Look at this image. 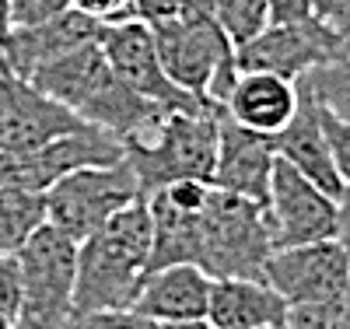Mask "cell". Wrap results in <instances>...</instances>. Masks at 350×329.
<instances>
[{
    "mask_svg": "<svg viewBox=\"0 0 350 329\" xmlns=\"http://www.w3.org/2000/svg\"><path fill=\"white\" fill-rule=\"evenodd\" d=\"M148 259H151V211L148 196H137L77 246L70 319H84L92 312H109V308H133V298L144 277H148Z\"/></svg>",
    "mask_w": 350,
    "mask_h": 329,
    "instance_id": "1",
    "label": "cell"
},
{
    "mask_svg": "<svg viewBox=\"0 0 350 329\" xmlns=\"http://www.w3.org/2000/svg\"><path fill=\"white\" fill-rule=\"evenodd\" d=\"M151 32L168 81L186 95L224 109L242 70L235 46L228 42L214 18L211 0H183L179 14L165 25H154Z\"/></svg>",
    "mask_w": 350,
    "mask_h": 329,
    "instance_id": "2",
    "label": "cell"
},
{
    "mask_svg": "<svg viewBox=\"0 0 350 329\" xmlns=\"http://www.w3.org/2000/svg\"><path fill=\"white\" fill-rule=\"evenodd\" d=\"M221 109H179L165 112L161 123L140 137L123 140V158L133 168L140 193H158L175 183H211L217 165Z\"/></svg>",
    "mask_w": 350,
    "mask_h": 329,
    "instance_id": "3",
    "label": "cell"
},
{
    "mask_svg": "<svg viewBox=\"0 0 350 329\" xmlns=\"http://www.w3.org/2000/svg\"><path fill=\"white\" fill-rule=\"evenodd\" d=\"M270 252L273 235L267 224V207L211 186V196L200 214V270L214 280H262Z\"/></svg>",
    "mask_w": 350,
    "mask_h": 329,
    "instance_id": "4",
    "label": "cell"
},
{
    "mask_svg": "<svg viewBox=\"0 0 350 329\" xmlns=\"http://www.w3.org/2000/svg\"><path fill=\"white\" fill-rule=\"evenodd\" d=\"M77 246L60 228L42 224L18 249L21 266V312L18 329H67L74 312Z\"/></svg>",
    "mask_w": 350,
    "mask_h": 329,
    "instance_id": "5",
    "label": "cell"
},
{
    "mask_svg": "<svg viewBox=\"0 0 350 329\" xmlns=\"http://www.w3.org/2000/svg\"><path fill=\"white\" fill-rule=\"evenodd\" d=\"M137 196L144 193L126 158L116 165L77 168L46 189V224L60 228L74 242H84L88 235L98 231L116 211H123Z\"/></svg>",
    "mask_w": 350,
    "mask_h": 329,
    "instance_id": "6",
    "label": "cell"
},
{
    "mask_svg": "<svg viewBox=\"0 0 350 329\" xmlns=\"http://www.w3.org/2000/svg\"><path fill=\"white\" fill-rule=\"evenodd\" d=\"M116 161H123V140H116L98 127H81L25 155L0 151V189L46 193L53 183H60L64 175L77 168L116 165Z\"/></svg>",
    "mask_w": 350,
    "mask_h": 329,
    "instance_id": "7",
    "label": "cell"
},
{
    "mask_svg": "<svg viewBox=\"0 0 350 329\" xmlns=\"http://www.w3.org/2000/svg\"><path fill=\"white\" fill-rule=\"evenodd\" d=\"M336 218H340L336 200L326 189H319L312 179H305L298 168H291L287 161L277 158L270 196H267V224L273 235V252L336 238V224H340Z\"/></svg>",
    "mask_w": 350,
    "mask_h": 329,
    "instance_id": "8",
    "label": "cell"
},
{
    "mask_svg": "<svg viewBox=\"0 0 350 329\" xmlns=\"http://www.w3.org/2000/svg\"><path fill=\"white\" fill-rule=\"evenodd\" d=\"M262 280L291 308L295 305H326L333 298H340L350 284V249L340 238L277 249L267 259Z\"/></svg>",
    "mask_w": 350,
    "mask_h": 329,
    "instance_id": "9",
    "label": "cell"
},
{
    "mask_svg": "<svg viewBox=\"0 0 350 329\" xmlns=\"http://www.w3.org/2000/svg\"><path fill=\"white\" fill-rule=\"evenodd\" d=\"M98 46L109 60L112 74L120 77L126 88H133L137 95H144L148 102L179 112V109H203L211 102H200L193 95H186L183 88H175L158 60V46H154V32L144 21H123V25H102Z\"/></svg>",
    "mask_w": 350,
    "mask_h": 329,
    "instance_id": "10",
    "label": "cell"
},
{
    "mask_svg": "<svg viewBox=\"0 0 350 329\" xmlns=\"http://www.w3.org/2000/svg\"><path fill=\"white\" fill-rule=\"evenodd\" d=\"M88 127L77 112L42 95L32 81L0 64V151L25 155L36 147Z\"/></svg>",
    "mask_w": 350,
    "mask_h": 329,
    "instance_id": "11",
    "label": "cell"
},
{
    "mask_svg": "<svg viewBox=\"0 0 350 329\" xmlns=\"http://www.w3.org/2000/svg\"><path fill=\"white\" fill-rule=\"evenodd\" d=\"M340 46L343 42L315 18L273 21L249 46L235 49V60H239V70H262L287 81H301L323 64H329Z\"/></svg>",
    "mask_w": 350,
    "mask_h": 329,
    "instance_id": "12",
    "label": "cell"
},
{
    "mask_svg": "<svg viewBox=\"0 0 350 329\" xmlns=\"http://www.w3.org/2000/svg\"><path fill=\"white\" fill-rule=\"evenodd\" d=\"M277 168V151L273 140L252 133L245 127H239L235 119H228L221 109V127H217V165H214V179L211 186L235 193L242 200L262 203L267 207L270 196V179Z\"/></svg>",
    "mask_w": 350,
    "mask_h": 329,
    "instance_id": "13",
    "label": "cell"
},
{
    "mask_svg": "<svg viewBox=\"0 0 350 329\" xmlns=\"http://www.w3.org/2000/svg\"><path fill=\"white\" fill-rule=\"evenodd\" d=\"M102 36V25L92 21L81 11H64L56 14L53 21L46 25H32V28H8L0 36V64L8 70H14L18 77L32 81V74L39 67H46L49 60L64 56L77 46H88V42H98Z\"/></svg>",
    "mask_w": 350,
    "mask_h": 329,
    "instance_id": "14",
    "label": "cell"
},
{
    "mask_svg": "<svg viewBox=\"0 0 350 329\" xmlns=\"http://www.w3.org/2000/svg\"><path fill=\"white\" fill-rule=\"evenodd\" d=\"M270 140H273V151H277L280 161L298 168L305 179H312V183L319 189H326L333 200L343 196L347 186H343V179H340V172L329 158L323 127H319V98L312 92L308 77L298 81V112L291 116V123Z\"/></svg>",
    "mask_w": 350,
    "mask_h": 329,
    "instance_id": "15",
    "label": "cell"
},
{
    "mask_svg": "<svg viewBox=\"0 0 350 329\" xmlns=\"http://www.w3.org/2000/svg\"><path fill=\"white\" fill-rule=\"evenodd\" d=\"M295 112H298V81L262 70H242L224 102L228 119H235L239 127L262 137H277Z\"/></svg>",
    "mask_w": 350,
    "mask_h": 329,
    "instance_id": "16",
    "label": "cell"
},
{
    "mask_svg": "<svg viewBox=\"0 0 350 329\" xmlns=\"http://www.w3.org/2000/svg\"><path fill=\"white\" fill-rule=\"evenodd\" d=\"M211 284L214 277H207L193 263H179V266H165L144 277L133 308L144 312L154 322H193V319H207V305H211Z\"/></svg>",
    "mask_w": 350,
    "mask_h": 329,
    "instance_id": "17",
    "label": "cell"
},
{
    "mask_svg": "<svg viewBox=\"0 0 350 329\" xmlns=\"http://www.w3.org/2000/svg\"><path fill=\"white\" fill-rule=\"evenodd\" d=\"M112 67L102 53L98 42H88V46H77L64 56L49 60L46 67H39L32 74V84L39 88L42 95L56 98L60 105H67L70 112H77L84 119V112L95 105V98L109 88L112 81Z\"/></svg>",
    "mask_w": 350,
    "mask_h": 329,
    "instance_id": "18",
    "label": "cell"
},
{
    "mask_svg": "<svg viewBox=\"0 0 350 329\" xmlns=\"http://www.w3.org/2000/svg\"><path fill=\"white\" fill-rule=\"evenodd\" d=\"M291 305L267 284L249 277H224L211 284L207 322L214 329H284Z\"/></svg>",
    "mask_w": 350,
    "mask_h": 329,
    "instance_id": "19",
    "label": "cell"
},
{
    "mask_svg": "<svg viewBox=\"0 0 350 329\" xmlns=\"http://www.w3.org/2000/svg\"><path fill=\"white\" fill-rule=\"evenodd\" d=\"M46 224V193L0 189V256H18V249Z\"/></svg>",
    "mask_w": 350,
    "mask_h": 329,
    "instance_id": "20",
    "label": "cell"
},
{
    "mask_svg": "<svg viewBox=\"0 0 350 329\" xmlns=\"http://www.w3.org/2000/svg\"><path fill=\"white\" fill-rule=\"evenodd\" d=\"M211 8H214L221 32L235 49L249 46L256 36H262L273 25L270 0H211Z\"/></svg>",
    "mask_w": 350,
    "mask_h": 329,
    "instance_id": "21",
    "label": "cell"
},
{
    "mask_svg": "<svg viewBox=\"0 0 350 329\" xmlns=\"http://www.w3.org/2000/svg\"><path fill=\"white\" fill-rule=\"evenodd\" d=\"M308 84H312L315 98L323 102L326 109H333L336 116L350 119V42H343L336 49V56L329 60V64L312 70Z\"/></svg>",
    "mask_w": 350,
    "mask_h": 329,
    "instance_id": "22",
    "label": "cell"
},
{
    "mask_svg": "<svg viewBox=\"0 0 350 329\" xmlns=\"http://www.w3.org/2000/svg\"><path fill=\"white\" fill-rule=\"evenodd\" d=\"M284 329H350V284L326 305H295Z\"/></svg>",
    "mask_w": 350,
    "mask_h": 329,
    "instance_id": "23",
    "label": "cell"
},
{
    "mask_svg": "<svg viewBox=\"0 0 350 329\" xmlns=\"http://www.w3.org/2000/svg\"><path fill=\"white\" fill-rule=\"evenodd\" d=\"M319 127H323L326 147H329V158L343 179V186H350V119L336 116L333 109H326L319 102Z\"/></svg>",
    "mask_w": 350,
    "mask_h": 329,
    "instance_id": "24",
    "label": "cell"
},
{
    "mask_svg": "<svg viewBox=\"0 0 350 329\" xmlns=\"http://www.w3.org/2000/svg\"><path fill=\"white\" fill-rule=\"evenodd\" d=\"M74 329H161V322L148 319L137 308H109V312H92L84 319H70Z\"/></svg>",
    "mask_w": 350,
    "mask_h": 329,
    "instance_id": "25",
    "label": "cell"
},
{
    "mask_svg": "<svg viewBox=\"0 0 350 329\" xmlns=\"http://www.w3.org/2000/svg\"><path fill=\"white\" fill-rule=\"evenodd\" d=\"M64 11H70V0H11V28L46 25Z\"/></svg>",
    "mask_w": 350,
    "mask_h": 329,
    "instance_id": "26",
    "label": "cell"
},
{
    "mask_svg": "<svg viewBox=\"0 0 350 329\" xmlns=\"http://www.w3.org/2000/svg\"><path fill=\"white\" fill-rule=\"evenodd\" d=\"M70 8L88 14L98 25H123V21H137L133 0H70Z\"/></svg>",
    "mask_w": 350,
    "mask_h": 329,
    "instance_id": "27",
    "label": "cell"
},
{
    "mask_svg": "<svg viewBox=\"0 0 350 329\" xmlns=\"http://www.w3.org/2000/svg\"><path fill=\"white\" fill-rule=\"evenodd\" d=\"M21 312V266L18 256H0V315L18 319Z\"/></svg>",
    "mask_w": 350,
    "mask_h": 329,
    "instance_id": "28",
    "label": "cell"
},
{
    "mask_svg": "<svg viewBox=\"0 0 350 329\" xmlns=\"http://www.w3.org/2000/svg\"><path fill=\"white\" fill-rule=\"evenodd\" d=\"M312 18L326 25L340 42H350V0H312Z\"/></svg>",
    "mask_w": 350,
    "mask_h": 329,
    "instance_id": "29",
    "label": "cell"
},
{
    "mask_svg": "<svg viewBox=\"0 0 350 329\" xmlns=\"http://www.w3.org/2000/svg\"><path fill=\"white\" fill-rule=\"evenodd\" d=\"M179 8H183V0H133V11H137V21H144V25H165V21H172L175 14H179Z\"/></svg>",
    "mask_w": 350,
    "mask_h": 329,
    "instance_id": "30",
    "label": "cell"
},
{
    "mask_svg": "<svg viewBox=\"0 0 350 329\" xmlns=\"http://www.w3.org/2000/svg\"><path fill=\"white\" fill-rule=\"evenodd\" d=\"M273 21H301L312 18V0H270Z\"/></svg>",
    "mask_w": 350,
    "mask_h": 329,
    "instance_id": "31",
    "label": "cell"
},
{
    "mask_svg": "<svg viewBox=\"0 0 350 329\" xmlns=\"http://www.w3.org/2000/svg\"><path fill=\"white\" fill-rule=\"evenodd\" d=\"M336 207H340V224H336V238H340V242L350 249V186L343 189V196L336 200Z\"/></svg>",
    "mask_w": 350,
    "mask_h": 329,
    "instance_id": "32",
    "label": "cell"
},
{
    "mask_svg": "<svg viewBox=\"0 0 350 329\" xmlns=\"http://www.w3.org/2000/svg\"><path fill=\"white\" fill-rule=\"evenodd\" d=\"M161 329H214L207 319H193V322H165Z\"/></svg>",
    "mask_w": 350,
    "mask_h": 329,
    "instance_id": "33",
    "label": "cell"
},
{
    "mask_svg": "<svg viewBox=\"0 0 350 329\" xmlns=\"http://www.w3.org/2000/svg\"><path fill=\"white\" fill-rule=\"evenodd\" d=\"M11 28V0H0V36Z\"/></svg>",
    "mask_w": 350,
    "mask_h": 329,
    "instance_id": "34",
    "label": "cell"
},
{
    "mask_svg": "<svg viewBox=\"0 0 350 329\" xmlns=\"http://www.w3.org/2000/svg\"><path fill=\"white\" fill-rule=\"evenodd\" d=\"M0 329H18V326H14V319H8V315H0Z\"/></svg>",
    "mask_w": 350,
    "mask_h": 329,
    "instance_id": "35",
    "label": "cell"
},
{
    "mask_svg": "<svg viewBox=\"0 0 350 329\" xmlns=\"http://www.w3.org/2000/svg\"><path fill=\"white\" fill-rule=\"evenodd\" d=\"M67 329H74V322H70V326H67Z\"/></svg>",
    "mask_w": 350,
    "mask_h": 329,
    "instance_id": "36",
    "label": "cell"
}]
</instances>
